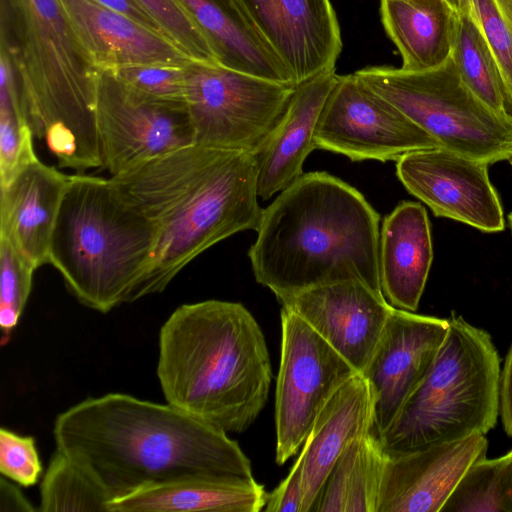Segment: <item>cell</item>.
<instances>
[{"mask_svg": "<svg viewBox=\"0 0 512 512\" xmlns=\"http://www.w3.org/2000/svg\"><path fill=\"white\" fill-rule=\"evenodd\" d=\"M488 163L442 147L408 152L396 160V174L406 190L437 217L465 223L484 232L505 228L498 193Z\"/></svg>", "mask_w": 512, "mask_h": 512, "instance_id": "cell-13", "label": "cell"}, {"mask_svg": "<svg viewBox=\"0 0 512 512\" xmlns=\"http://www.w3.org/2000/svg\"><path fill=\"white\" fill-rule=\"evenodd\" d=\"M458 13L462 10L465 0H445Z\"/></svg>", "mask_w": 512, "mask_h": 512, "instance_id": "cell-40", "label": "cell"}, {"mask_svg": "<svg viewBox=\"0 0 512 512\" xmlns=\"http://www.w3.org/2000/svg\"><path fill=\"white\" fill-rule=\"evenodd\" d=\"M237 1L296 85L335 70L342 39L330 0Z\"/></svg>", "mask_w": 512, "mask_h": 512, "instance_id": "cell-15", "label": "cell"}, {"mask_svg": "<svg viewBox=\"0 0 512 512\" xmlns=\"http://www.w3.org/2000/svg\"><path fill=\"white\" fill-rule=\"evenodd\" d=\"M118 79L154 99L185 103L184 67L129 65L110 70Z\"/></svg>", "mask_w": 512, "mask_h": 512, "instance_id": "cell-34", "label": "cell"}, {"mask_svg": "<svg viewBox=\"0 0 512 512\" xmlns=\"http://www.w3.org/2000/svg\"><path fill=\"white\" fill-rule=\"evenodd\" d=\"M158 24L162 33L193 60L220 63L202 28L177 0H135Z\"/></svg>", "mask_w": 512, "mask_h": 512, "instance_id": "cell-31", "label": "cell"}, {"mask_svg": "<svg viewBox=\"0 0 512 512\" xmlns=\"http://www.w3.org/2000/svg\"><path fill=\"white\" fill-rule=\"evenodd\" d=\"M357 374L302 318L282 307L275 394L277 464L298 452L326 403Z\"/></svg>", "mask_w": 512, "mask_h": 512, "instance_id": "cell-10", "label": "cell"}, {"mask_svg": "<svg viewBox=\"0 0 512 512\" xmlns=\"http://www.w3.org/2000/svg\"><path fill=\"white\" fill-rule=\"evenodd\" d=\"M111 179L155 230L138 299L161 293L198 255L261 221L252 152L192 144Z\"/></svg>", "mask_w": 512, "mask_h": 512, "instance_id": "cell-2", "label": "cell"}, {"mask_svg": "<svg viewBox=\"0 0 512 512\" xmlns=\"http://www.w3.org/2000/svg\"><path fill=\"white\" fill-rule=\"evenodd\" d=\"M96 123L102 168L111 177L195 144L185 103L146 96L107 69L98 73Z\"/></svg>", "mask_w": 512, "mask_h": 512, "instance_id": "cell-11", "label": "cell"}, {"mask_svg": "<svg viewBox=\"0 0 512 512\" xmlns=\"http://www.w3.org/2000/svg\"><path fill=\"white\" fill-rule=\"evenodd\" d=\"M35 268L0 237V327L5 345L18 325L32 290Z\"/></svg>", "mask_w": 512, "mask_h": 512, "instance_id": "cell-30", "label": "cell"}, {"mask_svg": "<svg viewBox=\"0 0 512 512\" xmlns=\"http://www.w3.org/2000/svg\"><path fill=\"white\" fill-rule=\"evenodd\" d=\"M210 39L220 64L268 80L294 84L237 0H177Z\"/></svg>", "mask_w": 512, "mask_h": 512, "instance_id": "cell-24", "label": "cell"}, {"mask_svg": "<svg viewBox=\"0 0 512 512\" xmlns=\"http://www.w3.org/2000/svg\"><path fill=\"white\" fill-rule=\"evenodd\" d=\"M438 355L379 439L400 454L486 435L499 416L500 358L491 336L454 313Z\"/></svg>", "mask_w": 512, "mask_h": 512, "instance_id": "cell-7", "label": "cell"}, {"mask_svg": "<svg viewBox=\"0 0 512 512\" xmlns=\"http://www.w3.org/2000/svg\"><path fill=\"white\" fill-rule=\"evenodd\" d=\"M432 261L430 222L424 206L401 202L384 218L380 228L379 275L387 302L395 308L415 312Z\"/></svg>", "mask_w": 512, "mask_h": 512, "instance_id": "cell-21", "label": "cell"}, {"mask_svg": "<svg viewBox=\"0 0 512 512\" xmlns=\"http://www.w3.org/2000/svg\"><path fill=\"white\" fill-rule=\"evenodd\" d=\"M83 47L99 69L129 65L186 66L193 59L164 34L95 0H60Z\"/></svg>", "mask_w": 512, "mask_h": 512, "instance_id": "cell-18", "label": "cell"}, {"mask_svg": "<svg viewBox=\"0 0 512 512\" xmlns=\"http://www.w3.org/2000/svg\"><path fill=\"white\" fill-rule=\"evenodd\" d=\"M498 63L512 115V0H467Z\"/></svg>", "mask_w": 512, "mask_h": 512, "instance_id": "cell-32", "label": "cell"}, {"mask_svg": "<svg viewBox=\"0 0 512 512\" xmlns=\"http://www.w3.org/2000/svg\"><path fill=\"white\" fill-rule=\"evenodd\" d=\"M484 434L387 454L377 512H441L467 469L486 456Z\"/></svg>", "mask_w": 512, "mask_h": 512, "instance_id": "cell-17", "label": "cell"}, {"mask_svg": "<svg viewBox=\"0 0 512 512\" xmlns=\"http://www.w3.org/2000/svg\"><path fill=\"white\" fill-rule=\"evenodd\" d=\"M508 223L512 234V212L508 215Z\"/></svg>", "mask_w": 512, "mask_h": 512, "instance_id": "cell-41", "label": "cell"}, {"mask_svg": "<svg viewBox=\"0 0 512 512\" xmlns=\"http://www.w3.org/2000/svg\"><path fill=\"white\" fill-rule=\"evenodd\" d=\"M380 12L402 69L436 68L451 56L458 12L445 0H380Z\"/></svg>", "mask_w": 512, "mask_h": 512, "instance_id": "cell-25", "label": "cell"}, {"mask_svg": "<svg viewBox=\"0 0 512 512\" xmlns=\"http://www.w3.org/2000/svg\"><path fill=\"white\" fill-rule=\"evenodd\" d=\"M441 512H512V450L475 461Z\"/></svg>", "mask_w": 512, "mask_h": 512, "instance_id": "cell-29", "label": "cell"}, {"mask_svg": "<svg viewBox=\"0 0 512 512\" xmlns=\"http://www.w3.org/2000/svg\"><path fill=\"white\" fill-rule=\"evenodd\" d=\"M314 144L316 149L342 154L351 161L381 162L440 147L354 74L338 76L320 113Z\"/></svg>", "mask_w": 512, "mask_h": 512, "instance_id": "cell-12", "label": "cell"}, {"mask_svg": "<svg viewBox=\"0 0 512 512\" xmlns=\"http://www.w3.org/2000/svg\"><path fill=\"white\" fill-rule=\"evenodd\" d=\"M372 429V393L366 379L357 374L326 403L303 444L302 512H311L327 476L344 451Z\"/></svg>", "mask_w": 512, "mask_h": 512, "instance_id": "cell-22", "label": "cell"}, {"mask_svg": "<svg viewBox=\"0 0 512 512\" xmlns=\"http://www.w3.org/2000/svg\"><path fill=\"white\" fill-rule=\"evenodd\" d=\"M338 76L331 70L298 84L277 124L253 151L260 199H270L304 174V162L316 149L320 113Z\"/></svg>", "mask_w": 512, "mask_h": 512, "instance_id": "cell-19", "label": "cell"}, {"mask_svg": "<svg viewBox=\"0 0 512 512\" xmlns=\"http://www.w3.org/2000/svg\"><path fill=\"white\" fill-rule=\"evenodd\" d=\"M31 502L25 497L22 491L13 483L0 479V512H34Z\"/></svg>", "mask_w": 512, "mask_h": 512, "instance_id": "cell-38", "label": "cell"}, {"mask_svg": "<svg viewBox=\"0 0 512 512\" xmlns=\"http://www.w3.org/2000/svg\"><path fill=\"white\" fill-rule=\"evenodd\" d=\"M380 216L361 192L323 171L303 174L263 209L248 251L256 281L283 302L360 280L382 293Z\"/></svg>", "mask_w": 512, "mask_h": 512, "instance_id": "cell-3", "label": "cell"}, {"mask_svg": "<svg viewBox=\"0 0 512 512\" xmlns=\"http://www.w3.org/2000/svg\"><path fill=\"white\" fill-rule=\"evenodd\" d=\"M294 312L362 374L381 338L391 306L360 280L317 286L285 301Z\"/></svg>", "mask_w": 512, "mask_h": 512, "instance_id": "cell-16", "label": "cell"}, {"mask_svg": "<svg viewBox=\"0 0 512 512\" xmlns=\"http://www.w3.org/2000/svg\"><path fill=\"white\" fill-rule=\"evenodd\" d=\"M33 137L31 125L20 117L14 104L0 100V186L37 158Z\"/></svg>", "mask_w": 512, "mask_h": 512, "instance_id": "cell-33", "label": "cell"}, {"mask_svg": "<svg viewBox=\"0 0 512 512\" xmlns=\"http://www.w3.org/2000/svg\"><path fill=\"white\" fill-rule=\"evenodd\" d=\"M440 147L493 164L512 155V117L496 113L463 82L451 56L436 68L370 66L353 73Z\"/></svg>", "mask_w": 512, "mask_h": 512, "instance_id": "cell-8", "label": "cell"}, {"mask_svg": "<svg viewBox=\"0 0 512 512\" xmlns=\"http://www.w3.org/2000/svg\"><path fill=\"white\" fill-rule=\"evenodd\" d=\"M267 500L255 479L193 476L112 499L109 512H259Z\"/></svg>", "mask_w": 512, "mask_h": 512, "instance_id": "cell-23", "label": "cell"}, {"mask_svg": "<svg viewBox=\"0 0 512 512\" xmlns=\"http://www.w3.org/2000/svg\"><path fill=\"white\" fill-rule=\"evenodd\" d=\"M499 414L506 434L512 436V344L500 371Z\"/></svg>", "mask_w": 512, "mask_h": 512, "instance_id": "cell-37", "label": "cell"}, {"mask_svg": "<svg viewBox=\"0 0 512 512\" xmlns=\"http://www.w3.org/2000/svg\"><path fill=\"white\" fill-rule=\"evenodd\" d=\"M451 58L463 82L481 101L512 117L500 68L467 0L458 13Z\"/></svg>", "mask_w": 512, "mask_h": 512, "instance_id": "cell-27", "label": "cell"}, {"mask_svg": "<svg viewBox=\"0 0 512 512\" xmlns=\"http://www.w3.org/2000/svg\"><path fill=\"white\" fill-rule=\"evenodd\" d=\"M304 499V461L300 455L287 477L267 494L266 512H302Z\"/></svg>", "mask_w": 512, "mask_h": 512, "instance_id": "cell-36", "label": "cell"}, {"mask_svg": "<svg viewBox=\"0 0 512 512\" xmlns=\"http://www.w3.org/2000/svg\"><path fill=\"white\" fill-rule=\"evenodd\" d=\"M157 378L166 402L226 433L248 429L272 381L264 334L238 302L177 307L163 323Z\"/></svg>", "mask_w": 512, "mask_h": 512, "instance_id": "cell-4", "label": "cell"}, {"mask_svg": "<svg viewBox=\"0 0 512 512\" xmlns=\"http://www.w3.org/2000/svg\"><path fill=\"white\" fill-rule=\"evenodd\" d=\"M53 436L56 449L91 471L112 499L186 477L254 478L226 432L168 403L124 393L69 407L57 415Z\"/></svg>", "mask_w": 512, "mask_h": 512, "instance_id": "cell-1", "label": "cell"}, {"mask_svg": "<svg viewBox=\"0 0 512 512\" xmlns=\"http://www.w3.org/2000/svg\"><path fill=\"white\" fill-rule=\"evenodd\" d=\"M155 230L113 180L70 175L51 235L49 263L84 306L108 313L138 300Z\"/></svg>", "mask_w": 512, "mask_h": 512, "instance_id": "cell-6", "label": "cell"}, {"mask_svg": "<svg viewBox=\"0 0 512 512\" xmlns=\"http://www.w3.org/2000/svg\"><path fill=\"white\" fill-rule=\"evenodd\" d=\"M508 161H509V163H510V164H511V166H512V155H511V157L508 159Z\"/></svg>", "mask_w": 512, "mask_h": 512, "instance_id": "cell-42", "label": "cell"}, {"mask_svg": "<svg viewBox=\"0 0 512 512\" xmlns=\"http://www.w3.org/2000/svg\"><path fill=\"white\" fill-rule=\"evenodd\" d=\"M385 460L374 429L356 439L334 464L311 512H377Z\"/></svg>", "mask_w": 512, "mask_h": 512, "instance_id": "cell-26", "label": "cell"}, {"mask_svg": "<svg viewBox=\"0 0 512 512\" xmlns=\"http://www.w3.org/2000/svg\"><path fill=\"white\" fill-rule=\"evenodd\" d=\"M101 5L121 13L142 25L162 33L154 19L135 0H95ZM163 34V33H162Z\"/></svg>", "mask_w": 512, "mask_h": 512, "instance_id": "cell-39", "label": "cell"}, {"mask_svg": "<svg viewBox=\"0 0 512 512\" xmlns=\"http://www.w3.org/2000/svg\"><path fill=\"white\" fill-rule=\"evenodd\" d=\"M111 499L91 471L56 449L41 480L38 511L109 512Z\"/></svg>", "mask_w": 512, "mask_h": 512, "instance_id": "cell-28", "label": "cell"}, {"mask_svg": "<svg viewBox=\"0 0 512 512\" xmlns=\"http://www.w3.org/2000/svg\"><path fill=\"white\" fill-rule=\"evenodd\" d=\"M184 71L195 144L221 149L253 153L283 115L297 86L220 63L192 60Z\"/></svg>", "mask_w": 512, "mask_h": 512, "instance_id": "cell-9", "label": "cell"}, {"mask_svg": "<svg viewBox=\"0 0 512 512\" xmlns=\"http://www.w3.org/2000/svg\"><path fill=\"white\" fill-rule=\"evenodd\" d=\"M448 318L392 307L363 373L374 404V430L381 435L431 369L445 340Z\"/></svg>", "mask_w": 512, "mask_h": 512, "instance_id": "cell-14", "label": "cell"}, {"mask_svg": "<svg viewBox=\"0 0 512 512\" xmlns=\"http://www.w3.org/2000/svg\"><path fill=\"white\" fill-rule=\"evenodd\" d=\"M0 52L10 60L35 137L60 168H102L96 123L99 68L60 0H0Z\"/></svg>", "mask_w": 512, "mask_h": 512, "instance_id": "cell-5", "label": "cell"}, {"mask_svg": "<svg viewBox=\"0 0 512 512\" xmlns=\"http://www.w3.org/2000/svg\"><path fill=\"white\" fill-rule=\"evenodd\" d=\"M42 463L31 436L0 429V472L23 487L35 485L42 475Z\"/></svg>", "mask_w": 512, "mask_h": 512, "instance_id": "cell-35", "label": "cell"}, {"mask_svg": "<svg viewBox=\"0 0 512 512\" xmlns=\"http://www.w3.org/2000/svg\"><path fill=\"white\" fill-rule=\"evenodd\" d=\"M69 177L37 157L0 186V237L35 270L49 263L51 235Z\"/></svg>", "mask_w": 512, "mask_h": 512, "instance_id": "cell-20", "label": "cell"}]
</instances>
